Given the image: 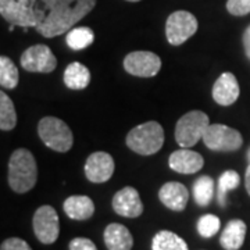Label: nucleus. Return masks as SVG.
<instances>
[{
  "label": "nucleus",
  "instance_id": "23",
  "mask_svg": "<svg viewBox=\"0 0 250 250\" xmlns=\"http://www.w3.org/2000/svg\"><path fill=\"white\" fill-rule=\"evenodd\" d=\"M214 196V181L208 175H202L193 184V199L200 207L210 205Z\"/></svg>",
  "mask_w": 250,
  "mask_h": 250
},
{
  "label": "nucleus",
  "instance_id": "12",
  "mask_svg": "<svg viewBox=\"0 0 250 250\" xmlns=\"http://www.w3.org/2000/svg\"><path fill=\"white\" fill-rule=\"evenodd\" d=\"M114 159L106 152H95L90 154L85 163V175L93 184H103L114 174Z\"/></svg>",
  "mask_w": 250,
  "mask_h": 250
},
{
  "label": "nucleus",
  "instance_id": "25",
  "mask_svg": "<svg viewBox=\"0 0 250 250\" xmlns=\"http://www.w3.org/2000/svg\"><path fill=\"white\" fill-rule=\"evenodd\" d=\"M20 74L16 64L11 62L7 56L0 57V85L3 89H14L17 88Z\"/></svg>",
  "mask_w": 250,
  "mask_h": 250
},
{
  "label": "nucleus",
  "instance_id": "31",
  "mask_svg": "<svg viewBox=\"0 0 250 250\" xmlns=\"http://www.w3.org/2000/svg\"><path fill=\"white\" fill-rule=\"evenodd\" d=\"M242 42H243V47H245V53L250 60V25L245 29L243 36H242Z\"/></svg>",
  "mask_w": 250,
  "mask_h": 250
},
{
  "label": "nucleus",
  "instance_id": "1",
  "mask_svg": "<svg viewBox=\"0 0 250 250\" xmlns=\"http://www.w3.org/2000/svg\"><path fill=\"white\" fill-rule=\"evenodd\" d=\"M96 6V0H38L35 29L45 38L68 32Z\"/></svg>",
  "mask_w": 250,
  "mask_h": 250
},
{
  "label": "nucleus",
  "instance_id": "18",
  "mask_svg": "<svg viewBox=\"0 0 250 250\" xmlns=\"http://www.w3.org/2000/svg\"><path fill=\"white\" fill-rule=\"evenodd\" d=\"M104 243L108 250H131L134 238L125 225L113 223L104 229Z\"/></svg>",
  "mask_w": 250,
  "mask_h": 250
},
{
  "label": "nucleus",
  "instance_id": "16",
  "mask_svg": "<svg viewBox=\"0 0 250 250\" xmlns=\"http://www.w3.org/2000/svg\"><path fill=\"white\" fill-rule=\"evenodd\" d=\"M159 199L172 211H184L189 200V192L181 182H167L160 188Z\"/></svg>",
  "mask_w": 250,
  "mask_h": 250
},
{
  "label": "nucleus",
  "instance_id": "26",
  "mask_svg": "<svg viewBox=\"0 0 250 250\" xmlns=\"http://www.w3.org/2000/svg\"><path fill=\"white\" fill-rule=\"evenodd\" d=\"M239 184H241V178L236 171L227 170L221 174L218 179V190H217V200L221 207H225L227 205V193L229 190L236 189Z\"/></svg>",
  "mask_w": 250,
  "mask_h": 250
},
{
  "label": "nucleus",
  "instance_id": "32",
  "mask_svg": "<svg viewBox=\"0 0 250 250\" xmlns=\"http://www.w3.org/2000/svg\"><path fill=\"white\" fill-rule=\"evenodd\" d=\"M245 187H246V190H248L250 196V164L248 170H246V174H245Z\"/></svg>",
  "mask_w": 250,
  "mask_h": 250
},
{
  "label": "nucleus",
  "instance_id": "21",
  "mask_svg": "<svg viewBox=\"0 0 250 250\" xmlns=\"http://www.w3.org/2000/svg\"><path fill=\"white\" fill-rule=\"evenodd\" d=\"M152 250H189L187 242L171 231H160L154 235Z\"/></svg>",
  "mask_w": 250,
  "mask_h": 250
},
{
  "label": "nucleus",
  "instance_id": "7",
  "mask_svg": "<svg viewBox=\"0 0 250 250\" xmlns=\"http://www.w3.org/2000/svg\"><path fill=\"white\" fill-rule=\"evenodd\" d=\"M197 18L185 10L174 11L166 21V36L168 43L172 46H181L190 36L196 34Z\"/></svg>",
  "mask_w": 250,
  "mask_h": 250
},
{
  "label": "nucleus",
  "instance_id": "24",
  "mask_svg": "<svg viewBox=\"0 0 250 250\" xmlns=\"http://www.w3.org/2000/svg\"><path fill=\"white\" fill-rule=\"evenodd\" d=\"M17 125V113L13 100L6 92H0V129L11 131Z\"/></svg>",
  "mask_w": 250,
  "mask_h": 250
},
{
  "label": "nucleus",
  "instance_id": "3",
  "mask_svg": "<svg viewBox=\"0 0 250 250\" xmlns=\"http://www.w3.org/2000/svg\"><path fill=\"white\" fill-rule=\"evenodd\" d=\"M126 146L141 156H152L163 147L164 129L157 121L136 125L126 135Z\"/></svg>",
  "mask_w": 250,
  "mask_h": 250
},
{
  "label": "nucleus",
  "instance_id": "2",
  "mask_svg": "<svg viewBox=\"0 0 250 250\" xmlns=\"http://www.w3.org/2000/svg\"><path fill=\"white\" fill-rule=\"evenodd\" d=\"M38 181V166L34 154L20 147L10 156L9 185L17 193H27Z\"/></svg>",
  "mask_w": 250,
  "mask_h": 250
},
{
  "label": "nucleus",
  "instance_id": "13",
  "mask_svg": "<svg viewBox=\"0 0 250 250\" xmlns=\"http://www.w3.org/2000/svg\"><path fill=\"white\" fill-rule=\"evenodd\" d=\"M113 210L126 218H136L143 213V203L139 192L132 187L120 189L113 197Z\"/></svg>",
  "mask_w": 250,
  "mask_h": 250
},
{
  "label": "nucleus",
  "instance_id": "9",
  "mask_svg": "<svg viewBox=\"0 0 250 250\" xmlns=\"http://www.w3.org/2000/svg\"><path fill=\"white\" fill-rule=\"evenodd\" d=\"M32 227L35 236L45 245H52L57 241L60 233V221L57 211L52 206H41L34 214Z\"/></svg>",
  "mask_w": 250,
  "mask_h": 250
},
{
  "label": "nucleus",
  "instance_id": "22",
  "mask_svg": "<svg viewBox=\"0 0 250 250\" xmlns=\"http://www.w3.org/2000/svg\"><path fill=\"white\" fill-rule=\"evenodd\" d=\"M95 41L93 31L88 27L72 28L65 36V43L72 50H82L90 46Z\"/></svg>",
  "mask_w": 250,
  "mask_h": 250
},
{
  "label": "nucleus",
  "instance_id": "27",
  "mask_svg": "<svg viewBox=\"0 0 250 250\" xmlns=\"http://www.w3.org/2000/svg\"><path fill=\"white\" fill-rule=\"evenodd\" d=\"M221 221L214 214L202 215L197 221V232L202 238H213L220 231Z\"/></svg>",
  "mask_w": 250,
  "mask_h": 250
},
{
  "label": "nucleus",
  "instance_id": "30",
  "mask_svg": "<svg viewBox=\"0 0 250 250\" xmlns=\"http://www.w3.org/2000/svg\"><path fill=\"white\" fill-rule=\"evenodd\" d=\"M70 250H98V248L88 238H75L70 242Z\"/></svg>",
  "mask_w": 250,
  "mask_h": 250
},
{
  "label": "nucleus",
  "instance_id": "20",
  "mask_svg": "<svg viewBox=\"0 0 250 250\" xmlns=\"http://www.w3.org/2000/svg\"><path fill=\"white\" fill-rule=\"evenodd\" d=\"M62 80L68 89L82 90L89 85L90 71L86 65L78 62H74L67 65Z\"/></svg>",
  "mask_w": 250,
  "mask_h": 250
},
{
  "label": "nucleus",
  "instance_id": "29",
  "mask_svg": "<svg viewBox=\"0 0 250 250\" xmlns=\"http://www.w3.org/2000/svg\"><path fill=\"white\" fill-rule=\"evenodd\" d=\"M0 250H32L31 246L28 245L24 239L20 238H9L6 241H3Z\"/></svg>",
  "mask_w": 250,
  "mask_h": 250
},
{
  "label": "nucleus",
  "instance_id": "8",
  "mask_svg": "<svg viewBox=\"0 0 250 250\" xmlns=\"http://www.w3.org/2000/svg\"><path fill=\"white\" fill-rule=\"evenodd\" d=\"M36 3L38 0H0V14L10 25L35 28Z\"/></svg>",
  "mask_w": 250,
  "mask_h": 250
},
{
  "label": "nucleus",
  "instance_id": "6",
  "mask_svg": "<svg viewBox=\"0 0 250 250\" xmlns=\"http://www.w3.org/2000/svg\"><path fill=\"white\" fill-rule=\"evenodd\" d=\"M202 141L214 152H236L243 145L241 132L224 124L208 125Z\"/></svg>",
  "mask_w": 250,
  "mask_h": 250
},
{
  "label": "nucleus",
  "instance_id": "19",
  "mask_svg": "<svg viewBox=\"0 0 250 250\" xmlns=\"http://www.w3.org/2000/svg\"><path fill=\"white\" fill-rule=\"evenodd\" d=\"M248 227L242 220H231L220 236V245L224 250H239L246 238Z\"/></svg>",
  "mask_w": 250,
  "mask_h": 250
},
{
  "label": "nucleus",
  "instance_id": "4",
  "mask_svg": "<svg viewBox=\"0 0 250 250\" xmlns=\"http://www.w3.org/2000/svg\"><path fill=\"white\" fill-rule=\"evenodd\" d=\"M38 135L42 142L54 152H68L74 145L70 126L57 117H43L38 124Z\"/></svg>",
  "mask_w": 250,
  "mask_h": 250
},
{
  "label": "nucleus",
  "instance_id": "33",
  "mask_svg": "<svg viewBox=\"0 0 250 250\" xmlns=\"http://www.w3.org/2000/svg\"><path fill=\"white\" fill-rule=\"evenodd\" d=\"M246 159H248V163L250 164V147L248 149V152H246Z\"/></svg>",
  "mask_w": 250,
  "mask_h": 250
},
{
  "label": "nucleus",
  "instance_id": "17",
  "mask_svg": "<svg viewBox=\"0 0 250 250\" xmlns=\"http://www.w3.org/2000/svg\"><path fill=\"white\" fill-rule=\"evenodd\" d=\"M62 208L67 217L77 221L89 220L90 217L95 214V203L89 196H85V195L67 197L64 200Z\"/></svg>",
  "mask_w": 250,
  "mask_h": 250
},
{
  "label": "nucleus",
  "instance_id": "28",
  "mask_svg": "<svg viewBox=\"0 0 250 250\" xmlns=\"http://www.w3.org/2000/svg\"><path fill=\"white\" fill-rule=\"evenodd\" d=\"M227 10L229 14L242 17L250 13V0H228Z\"/></svg>",
  "mask_w": 250,
  "mask_h": 250
},
{
  "label": "nucleus",
  "instance_id": "5",
  "mask_svg": "<svg viewBox=\"0 0 250 250\" xmlns=\"http://www.w3.org/2000/svg\"><path fill=\"white\" fill-rule=\"evenodd\" d=\"M210 125L208 116L202 110H192L181 117L175 125V141L181 147H192L203 139L207 126Z\"/></svg>",
  "mask_w": 250,
  "mask_h": 250
},
{
  "label": "nucleus",
  "instance_id": "11",
  "mask_svg": "<svg viewBox=\"0 0 250 250\" xmlns=\"http://www.w3.org/2000/svg\"><path fill=\"white\" fill-rule=\"evenodd\" d=\"M124 68L134 77L152 78L161 70V59L153 52L138 50L125 56Z\"/></svg>",
  "mask_w": 250,
  "mask_h": 250
},
{
  "label": "nucleus",
  "instance_id": "34",
  "mask_svg": "<svg viewBox=\"0 0 250 250\" xmlns=\"http://www.w3.org/2000/svg\"><path fill=\"white\" fill-rule=\"evenodd\" d=\"M126 1H132V3H135V1H141V0H126Z\"/></svg>",
  "mask_w": 250,
  "mask_h": 250
},
{
  "label": "nucleus",
  "instance_id": "10",
  "mask_svg": "<svg viewBox=\"0 0 250 250\" xmlns=\"http://www.w3.org/2000/svg\"><path fill=\"white\" fill-rule=\"evenodd\" d=\"M21 67L28 72L49 74L56 70L57 59L50 47L46 45H34L24 50L20 57Z\"/></svg>",
  "mask_w": 250,
  "mask_h": 250
},
{
  "label": "nucleus",
  "instance_id": "14",
  "mask_svg": "<svg viewBox=\"0 0 250 250\" xmlns=\"http://www.w3.org/2000/svg\"><path fill=\"white\" fill-rule=\"evenodd\" d=\"M241 95V88L232 72L221 74L213 85V99L220 106H231Z\"/></svg>",
  "mask_w": 250,
  "mask_h": 250
},
{
  "label": "nucleus",
  "instance_id": "15",
  "mask_svg": "<svg viewBox=\"0 0 250 250\" xmlns=\"http://www.w3.org/2000/svg\"><path fill=\"white\" fill-rule=\"evenodd\" d=\"M168 166L171 170H174L178 174H195L203 168L205 159L200 153L182 147L179 150L171 153Z\"/></svg>",
  "mask_w": 250,
  "mask_h": 250
}]
</instances>
